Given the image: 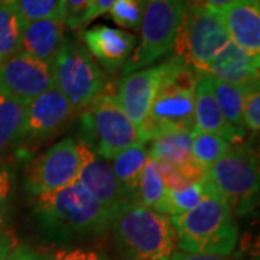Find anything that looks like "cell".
Returning a JSON list of instances; mask_svg holds the SVG:
<instances>
[{
	"label": "cell",
	"mask_w": 260,
	"mask_h": 260,
	"mask_svg": "<svg viewBox=\"0 0 260 260\" xmlns=\"http://www.w3.org/2000/svg\"><path fill=\"white\" fill-rule=\"evenodd\" d=\"M83 39L85 49L109 74L124 67L138 42L136 37L129 32L106 25H97L85 30Z\"/></svg>",
	"instance_id": "15"
},
{
	"label": "cell",
	"mask_w": 260,
	"mask_h": 260,
	"mask_svg": "<svg viewBox=\"0 0 260 260\" xmlns=\"http://www.w3.org/2000/svg\"><path fill=\"white\" fill-rule=\"evenodd\" d=\"M205 178L233 214L246 215L259 201V158L246 145L232 146L207 169Z\"/></svg>",
	"instance_id": "5"
},
{
	"label": "cell",
	"mask_w": 260,
	"mask_h": 260,
	"mask_svg": "<svg viewBox=\"0 0 260 260\" xmlns=\"http://www.w3.org/2000/svg\"><path fill=\"white\" fill-rule=\"evenodd\" d=\"M211 75V74H210ZM211 87L224 119L237 129L244 130L243 121V91L233 84L221 81L211 75Z\"/></svg>",
	"instance_id": "25"
},
{
	"label": "cell",
	"mask_w": 260,
	"mask_h": 260,
	"mask_svg": "<svg viewBox=\"0 0 260 260\" xmlns=\"http://www.w3.org/2000/svg\"><path fill=\"white\" fill-rule=\"evenodd\" d=\"M23 20L15 0H0V62L19 52Z\"/></svg>",
	"instance_id": "23"
},
{
	"label": "cell",
	"mask_w": 260,
	"mask_h": 260,
	"mask_svg": "<svg viewBox=\"0 0 260 260\" xmlns=\"http://www.w3.org/2000/svg\"><path fill=\"white\" fill-rule=\"evenodd\" d=\"M207 188H208V182L207 178H204L203 181L191 184L182 189H167L160 203L156 205L155 211L168 217L186 213L192 210L204 198Z\"/></svg>",
	"instance_id": "24"
},
{
	"label": "cell",
	"mask_w": 260,
	"mask_h": 260,
	"mask_svg": "<svg viewBox=\"0 0 260 260\" xmlns=\"http://www.w3.org/2000/svg\"><path fill=\"white\" fill-rule=\"evenodd\" d=\"M233 44L251 55L260 52V0H236L217 8Z\"/></svg>",
	"instance_id": "17"
},
{
	"label": "cell",
	"mask_w": 260,
	"mask_h": 260,
	"mask_svg": "<svg viewBox=\"0 0 260 260\" xmlns=\"http://www.w3.org/2000/svg\"><path fill=\"white\" fill-rule=\"evenodd\" d=\"M236 0H198L200 5H204V6H211V8H221V6H225L229 3H233Z\"/></svg>",
	"instance_id": "38"
},
{
	"label": "cell",
	"mask_w": 260,
	"mask_h": 260,
	"mask_svg": "<svg viewBox=\"0 0 260 260\" xmlns=\"http://www.w3.org/2000/svg\"><path fill=\"white\" fill-rule=\"evenodd\" d=\"M259 65V55H251L230 41L227 47L211 61L207 74L233 84L244 93L260 85Z\"/></svg>",
	"instance_id": "19"
},
{
	"label": "cell",
	"mask_w": 260,
	"mask_h": 260,
	"mask_svg": "<svg viewBox=\"0 0 260 260\" xmlns=\"http://www.w3.org/2000/svg\"><path fill=\"white\" fill-rule=\"evenodd\" d=\"M184 0H146L140 23L139 47L123 67V75L143 70L174 47L185 16Z\"/></svg>",
	"instance_id": "8"
},
{
	"label": "cell",
	"mask_w": 260,
	"mask_h": 260,
	"mask_svg": "<svg viewBox=\"0 0 260 260\" xmlns=\"http://www.w3.org/2000/svg\"><path fill=\"white\" fill-rule=\"evenodd\" d=\"M80 129V142L104 159H114L126 149L146 143L142 129L130 120L110 94H102L84 113Z\"/></svg>",
	"instance_id": "6"
},
{
	"label": "cell",
	"mask_w": 260,
	"mask_h": 260,
	"mask_svg": "<svg viewBox=\"0 0 260 260\" xmlns=\"http://www.w3.org/2000/svg\"><path fill=\"white\" fill-rule=\"evenodd\" d=\"M185 3H188V6H191V5H200L198 3V0H184Z\"/></svg>",
	"instance_id": "39"
},
{
	"label": "cell",
	"mask_w": 260,
	"mask_h": 260,
	"mask_svg": "<svg viewBox=\"0 0 260 260\" xmlns=\"http://www.w3.org/2000/svg\"><path fill=\"white\" fill-rule=\"evenodd\" d=\"M93 0H61L59 15L64 20L65 26L70 29L83 28V20L88 12Z\"/></svg>",
	"instance_id": "31"
},
{
	"label": "cell",
	"mask_w": 260,
	"mask_h": 260,
	"mask_svg": "<svg viewBox=\"0 0 260 260\" xmlns=\"http://www.w3.org/2000/svg\"><path fill=\"white\" fill-rule=\"evenodd\" d=\"M165 64L143 68L121 77L116 93V102L136 126L145 124L149 110L164 80Z\"/></svg>",
	"instance_id": "13"
},
{
	"label": "cell",
	"mask_w": 260,
	"mask_h": 260,
	"mask_svg": "<svg viewBox=\"0 0 260 260\" xmlns=\"http://www.w3.org/2000/svg\"><path fill=\"white\" fill-rule=\"evenodd\" d=\"M80 158L74 139L59 140L30 159L25 168V189L32 197L48 194L77 181Z\"/></svg>",
	"instance_id": "10"
},
{
	"label": "cell",
	"mask_w": 260,
	"mask_h": 260,
	"mask_svg": "<svg viewBox=\"0 0 260 260\" xmlns=\"http://www.w3.org/2000/svg\"><path fill=\"white\" fill-rule=\"evenodd\" d=\"M34 198V215L48 239L55 242L94 239L109 229L110 211L78 181Z\"/></svg>",
	"instance_id": "1"
},
{
	"label": "cell",
	"mask_w": 260,
	"mask_h": 260,
	"mask_svg": "<svg viewBox=\"0 0 260 260\" xmlns=\"http://www.w3.org/2000/svg\"><path fill=\"white\" fill-rule=\"evenodd\" d=\"M52 67L34 56L16 52L0 62V94L28 106L54 88Z\"/></svg>",
	"instance_id": "11"
},
{
	"label": "cell",
	"mask_w": 260,
	"mask_h": 260,
	"mask_svg": "<svg viewBox=\"0 0 260 260\" xmlns=\"http://www.w3.org/2000/svg\"><path fill=\"white\" fill-rule=\"evenodd\" d=\"M51 67L55 88L64 94L74 112L88 110L107 85L106 73L77 41L65 39Z\"/></svg>",
	"instance_id": "7"
},
{
	"label": "cell",
	"mask_w": 260,
	"mask_h": 260,
	"mask_svg": "<svg viewBox=\"0 0 260 260\" xmlns=\"http://www.w3.org/2000/svg\"><path fill=\"white\" fill-rule=\"evenodd\" d=\"M19 15L23 23H30L42 19L59 18V2L61 0H15Z\"/></svg>",
	"instance_id": "29"
},
{
	"label": "cell",
	"mask_w": 260,
	"mask_h": 260,
	"mask_svg": "<svg viewBox=\"0 0 260 260\" xmlns=\"http://www.w3.org/2000/svg\"><path fill=\"white\" fill-rule=\"evenodd\" d=\"M165 192H167V185L162 177L160 168L155 160L149 158L140 175L136 201H139L140 204L145 207L155 210Z\"/></svg>",
	"instance_id": "27"
},
{
	"label": "cell",
	"mask_w": 260,
	"mask_h": 260,
	"mask_svg": "<svg viewBox=\"0 0 260 260\" xmlns=\"http://www.w3.org/2000/svg\"><path fill=\"white\" fill-rule=\"evenodd\" d=\"M171 221L179 249L191 254L227 256L239 237L233 213L210 184L204 198L192 210L171 217Z\"/></svg>",
	"instance_id": "3"
},
{
	"label": "cell",
	"mask_w": 260,
	"mask_h": 260,
	"mask_svg": "<svg viewBox=\"0 0 260 260\" xmlns=\"http://www.w3.org/2000/svg\"><path fill=\"white\" fill-rule=\"evenodd\" d=\"M149 160V150L145 143L126 149L113 159L112 171L124 200H136L140 175Z\"/></svg>",
	"instance_id": "22"
},
{
	"label": "cell",
	"mask_w": 260,
	"mask_h": 260,
	"mask_svg": "<svg viewBox=\"0 0 260 260\" xmlns=\"http://www.w3.org/2000/svg\"><path fill=\"white\" fill-rule=\"evenodd\" d=\"M169 260H232L225 256H215V254H191L185 251H177L171 256Z\"/></svg>",
	"instance_id": "37"
},
{
	"label": "cell",
	"mask_w": 260,
	"mask_h": 260,
	"mask_svg": "<svg viewBox=\"0 0 260 260\" xmlns=\"http://www.w3.org/2000/svg\"><path fill=\"white\" fill-rule=\"evenodd\" d=\"M109 229L123 260H169L175 253L177 233L171 217L123 200L110 210Z\"/></svg>",
	"instance_id": "2"
},
{
	"label": "cell",
	"mask_w": 260,
	"mask_h": 260,
	"mask_svg": "<svg viewBox=\"0 0 260 260\" xmlns=\"http://www.w3.org/2000/svg\"><path fill=\"white\" fill-rule=\"evenodd\" d=\"M149 158L159 165L175 169L188 185L203 181L207 174L204 168L192 158L191 133L186 132L169 133L152 140Z\"/></svg>",
	"instance_id": "16"
},
{
	"label": "cell",
	"mask_w": 260,
	"mask_h": 260,
	"mask_svg": "<svg viewBox=\"0 0 260 260\" xmlns=\"http://www.w3.org/2000/svg\"><path fill=\"white\" fill-rule=\"evenodd\" d=\"M6 260H51L48 256L39 253V251L32 250L26 246H19L15 247L12 253L9 254V257Z\"/></svg>",
	"instance_id": "35"
},
{
	"label": "cell",
	"mask_w": 260,
	"mask_h": 260,
	"mask_svg": "<svg viewBox=\"0 0 260 260\" xmlns=\"http://www.w3.org/2000/svg\"><path fill=\"white\" fill-rule=\"evenodd\" d=\"M74 109L58 88H51L26 106L25 135L18 153L23 146L35 148L55 136L73 116Z\"/></svg>",
	"instance_id": "12"
},
{
	"label": "cell",
	"mask_w": 260,
	"mask_h": 260,
	"mask_svg": "<svg viewBox=\"0 0 260 260\" xmlns=\"http://www.w3.org/2000/svg\"><path fill=\"white\" fill-rule=\"evenodd\" d=\"M232 39L215 8L191 5L178 32L174 48L177 56L198 73H207L208 67Z\"/></svg>",
	"instance_id": "9"
},
{
	"label": "cell",
	"mask_w": 260,
	"mask_h": 260,
	"mask_svg": "<svg viewBox=\"0 0 260 260\" xmlns=\"http://www.w3.org/2000/svg\"><path fill=\"white\" fill-rule=\"evenodd\" d=\"M146 0H116L107 12L121 28L139 30Z\"/></svg>",
	"instance_id": "28"
},
{
	"label": "cell",
	"mask_w": 260,
	"mask_h": 260,
	"mask_svg": "<svg viewBox=\"0 0 260 260\" xmlns=\"http://www.w3.org/2000/svg\"><path fill=\"white\" fill-rule=\"evenodd\" d=\"M51 260H109L106 254L94 249H84V247H70L55 251Z\"/></svg>",
	"instance_id": "33"
},
{
	"label": "cell",
	"mask_w": 260,
	"mask_h": 260,
	"mask_svg": "<svg viewBox=\"0 0 260 260\" xmlns=\"http://www.w3.org/2000/svg\"><path fill=\"white\" fill-rule=\"evenodd\" d=\"M243 121L244 127L251 132H259L260 129V90L251 88L243 93Z\"/></svg>",
	"instance_id": "32"
},
{
	"label": "cell",
	"mask_w": 260,
	"mask_h": 260,
	"mask_svg": "<svg viewBox=\"0 0 260 260\" xmlns=\"http://www.w3.org/2000/svg\"><path fill=\"white\" fill-rule=\"evenodd\" d=\"M13 200V171L6 160H0V230H6Z\"/></svg>",
	"instance_id": "30"
},
{
	"label": "cell",
	"mask_w": 260,
	"mask_h": 260,
	"mask_svg": "<svg viewBox=\"0 0 260 260\" xmlns=\"http://www.w3.org/2000/svg\"><path fill=\"white\" fill-rule=\"evenodd\" d=\"M26 104L0 94V160L18 153L25 135Z\"/></svg>",
	"instance_id": "21"
},
{
	"label": "cell",
	"mask_w": 260,
	"mask_h": 260,
	"mask_svg": "<svg viewBox=\"0 0 260 260\" xmlns=\"http://www.w3.org/2000/svg\"><path fill=\"white\" fill-rule=\"evenodd\" d=\"M15 249V237L8 230H0V260H6Z\"/></svg>",
	"instance_id": "36"
},
{
	"label": "cell",
	"mask_w": 260,
	"mask_h": 260,
	"mask_svg": "<svg viewBox=\"0 0 260 260\" xmlns=\"http://www.w3.org/2000/svg\"><path fill=\"white\" fill-rule=\"evenodd\" d=\"M114 2H116V0H93L90 9H88V12H87L85 16H84L83 26L88 25L90 22H93L94 19L103 16L104 13H107V12L110 10V8L113 6Z\"/></svg>",
	"instance_id": "34"
},
{
	"label": "cell",
	"mask_w": 260,
	"mask_h": 260,
	"mask_svg": "<svg viewBox=\"0 0 260 260\" xmlns=\"http://www.w3.org/2000/svg\"><path fill=\"white\" fill-rule=\"evenodd\" d=\"M75 142H77V150L80 158V169H78L77 181L103 207H106L110 211L117 203L124 200L120 186L113 174L112 165L107 162V159L99 156L88 145L80 140Z\"/></svg>",
	"instance_id": "14"
},
{
	"label": "cell",
	"mask_w": 260,
	"mask_h": 260,
	"mask_svg": "<svg viewBox=\"0 0 260 260\" xmlns=\"http://www.w3.org/2000/svg\"><path fill=\"white\" fill-rule=\"evenodd\" d=\"M164 64V80L142 126L146 142L169 133H192L195 129V84L200 73L177 55Z\"/></svg>",
	"instance_id": "4"
},
{
	"label": "cell",
	"mask_w": 260,
	"mask_h": 260,
	"mask_svg": "<svg viewBox=\"0 0 260 260\" xmlns=\"http://www.w3.org/2000/svg\"><path fill=\"white\" fill-rule=\"evenodd\" d=\"M65 41L62 19H42L23 26L19 52L28 54L44 62L52 64Z\"/></svg>",
	"instance_id": "20"
},
{
	"label": "cell",
	"mask_w": 260,
	"mask_h": 260,
	"mask_svg": "<svg viewBox=\"0 0 260 260\" xmlns=\"http://www.w3.org/2000/svg\"><path fill=\"white\" fill-rule=\"evenodd\" d=\"M232 148V143L227 140L201 130L194 129L191 133V153L192 158L204 168L205 171L213 165L215 160L221 158Z\"/></svg>",
	"instance_id": "26"
},
{
	"label": "cell",
	"mask_w": 260,
	"mask_h": 260,
	"mask_svg": "<svg viewBox=\"0 0 260 260\" xmlns=\"http://www.w3.org/2000/svg\"><path fill=\"white\" fill-rule=\"evenodd\" d=\"M194 121L197 130L218 135L232 145L242 143L246 136V130L234 127L224 119L223 113L214 97L211 75L207 73H200L195 84Z\"/></svg>",
	"instance_id": "18"
}]
</instances>
